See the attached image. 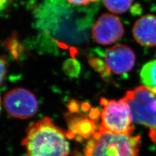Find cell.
I'll return each mask as SVG.
<instances>
[{
    "instance_id": "4",
    "label": "cell",
    "mask_w": 156,
    "mask_h": 156,
    "mask_svg": "<svg viewBox=\"0 0 156 156\" xmlns=\"http://www.w3.org/2000/svg\"><path fill=\"white\" fill-rule=\"evenodd\" d=\"M101 113L102 129L119 134H131L133 131V116L129 105L124 99H102Z\"/></svg>"
},
{
    "instance_id": "11",
    "label": "cell",
    "mask_w": 156,
    "mask_h": 156,
    "mask_svg": "<svg viewBox=\"0 0 156 156\" xmlns=\"http://www.w3.org/2000/svg\"><path fill=\"white\" fill-rule=\"evenodd\" d=\"M7 70V61L4 57H0V85H1L5 77Z\"/></svg>"
},
{
    "instance_id": "2",
    "label": "cell",
    "mask_w": 156,
    "mask_h": 156,
    "mask_svg": "<svg viewBox=\"0 0 156 156\" xmlns=\"http://www.w3.org/2000/svg\"><path fill=\"white\" fill-rule=\"evenodd\" d=\"M140 136L119 134L101 128L92 134L84 148L85 156H139Z\"/></svg>"
},
{
    "instance_id": "9",
    "label": "cell",
    "mask_w": 156,
    "mask_h": 156,
    "mask_svg": "<svg viewBox=\"0 0 156 156\" xmlns=\"http://www.w3.org/2000/svg\"><path fill=\"white\" fill-rule=\"evenodd\" d=\"M140 76L144 85L156 92V59L144 65Z\"/></svg>"
},
{
    "instance_id": "15",
    "label": "cell",
    "mask_w": 156,
    "mask_h": 156,
    "mask_svg": "<svg viewBox=\"0 0 156 156\" xmlns=\"http://www.w3.org/2000/svg\"><path fill=\"white\" fill-rule=\"evenodd\" d=\"M74 156H82V155H81L80 154H77V155H74Z\"/></svg>"
},
{
    "instance_id": "10",
    "label": "cell",
    "mask_w": 156,
    "mask_h": 156,
    "mask_svg": "<svg viewBox=\"0 0 156 156\" xmlns=\"http://www.w3.org/2000/svg\"><path fill=\"white\" fill-rule=\"evenodd\" d=\"M133 0H103L105 7L111 12L122 14L128 11Z\"/></svg>"
},
{
    "instance_id": "5",
    "label": "cell",
    "mask_w": 156,
    "mask_h": 156,
    "mask_svg": "<svg viewBox=\"0 0 156 156\" xmlns=\"http://www.w3.org/2000/svg\"><path fill=\"white\" fill-rule=\"evenodd\" d=\"M3 105L10 116L19 119L31 118L38 109L35 96L23 88H16L8 92L4 97Z\"/></svg>"
},
{
    "instance_id": "1",
    "label": "cell",
    "mask_w": 156,
    "mask_h": 156,
    "mask_svg": "<svg viewBox=\"0 0 156 156\" xmlns=\"http://www.w3.org/2000/svg\"><path fill=\"white\" fill-rule=\"evenodd\" d=\"M22 144L26 156H67L70 152L66 134L48 117L28 127Z\"/></svg>"
},
{
    "instance_id": "13",
    "label": "cell",
    "mask_w": 156,
    "mask_h": 156,
    "mask_svg": "<svg viewBox=\"0 0 156 156\" xmlns=\"http://www.w3.org/2000/svg\"><path fill=\"white\" fill-rule=\"evenodd\" d=\"M11 2L12 0H0V11L7 9Z\"/></svg>"
},
{
    "instance_id": "14",
    "label": "cell",
    "mask_w": 156,
    "mask_h": 156,
    "mask_svg": "<svg viewBox=\"0 0 156 156\" xmlns=\"http://www.w3.org/2000/svg\"><path fill=\"white\" fill-rule=\"evenodd\" d=\"M1 107H2V100H1V98H0V111H1Z\"/></svg>"
},
{
    "instance_id": "3",
    "label": "cell",
    "mask_w": 156,
    "mask_h": 156,
    "mask_svg": "<svg viewBox=\"0 0 156 156\" xmlns=\"http://www.w3.org/2000/svg\"><path fill=\"white\" fill-rule=\"evenodd\" d=\"M123 98L129 105L134 122L149 129V136L156 144V92L145 86L127 92Z\"/></svg>"
},
{
    "instance_id": "7",
    "label": "cell",
    "mask_w": 156,
    "mask_h": 156,
    "mask_svg": "<svg viewBox=\"0 0 156 156\" xmlns=\"http://www.w3.org/2000/svg\"><path fill=\"white\" fill-rule=\"evenodd\" d=\"M135 63V55L133 51L126 45H115L105 53L104 64L105 70L108 74H128L134 66Z\"/></svg>"
},
{
    "instance_id": "6",
    "label": "cell",
    "mask_w": 156,
    "mask_h": 156,
    "mask_svg": "<svg viewBox=\"0 0 156 156\" xmlns=\"http://www.w3.org/2000/svg\"><path fill=\"white\" fill-rule=\"evenodd\" d=\"M124 34V29L119 17L108 13L101 14L92 27L94 41L101 45L111 44L119 41Z\"/></svg>"
},
{
    "instance_id": "8",
    "label": "cell",
    "mask_w": 156,
    "mask_h": 156,
    "mask_svg": "<svg viewBox=\"0 0 156 156\" xmlns=\"http://www.w3.org/2000/svg\"><path fill=\"white\" fill-rule=\"evenodd\" d=\"M135 41L148 47L156 46V16L148 14L136 20L133 27Z\"/></svg>"
},
{
    "instance_id": "12",
    "label": "cell",
    "mask_w": 156,
    "mask_h": 156,
    "mask_svg": "<svg viewBox=\"0 0 156 156\" xmlns=\"http://www.w3.org/2000/svg\"><path fill=\"white\" fill-rule=\"evenodd\" d=\"M71 4L76 5H85L90 3H93L97 2L98 0H67Z\"/></svg>"
}]
</instances>
